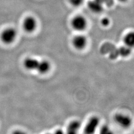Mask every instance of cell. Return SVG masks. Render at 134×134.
<instances>
[{
  "label": "cell",
  "instance_id": "1",
  "mask_svg": "<svg viewBox=\"0 0 134 134\" xmlns=\"http://www.w3.org/2000/svg\"><path fill=\"white\" fill-rule=\"evenodd\" d=\"M17 35L16 30L12 27L5 29L1 34V39L5 44H9L13 42Z\"/></svg>",
  "mask_w": 134,
  "mask_h": 134
},
{
  "label": "cell",
  "instance_id": "2",
  "mask_svg": "<svg viewBox=\"0 0 134 134\" xmlns=\"http://www.w3.org/2000/svg\"><path fill=\"white\" fill-rule=\"evenodd\" d=\"M87 24L86 19L83 16L81 15H77L74 17L71 22L72 27L79 31L84 30L86 28Z\"/></svg>",
  "mask_w": 134,
  "mask_h": 134
},
{
  "label": "cell",
  "instance_id": "3",
  "mask_svg": "<svg viewBox=\"0 0 134 134\" xmlns=\"http://www.w3.org/2000/svg\"><path fill=\"white\" fill-rule=\"evenodd\" d=\"M116 123L123 128H128L131 125L132 119L127 115L117 114L114 116Z\"/></svg>",
  "mask_w": 134,
  "mask_h": 134
},
{
  "label": "cell",
  "instance_id": "4",
  "mask_svg": "<svg viewBox=\"0 0 134 134\" xmlns=\"http://www.w3.org/2000/svg\"><path fill=\"white\" fill-rule=\"evenodd\" d=\"M99 119L97 117H93L90 119L85 128V133L87 134H92L95 133L98 125Z\"/></svg>",
  "mask_w": 134,
  "mask_h": 134
},
{
  "label": "cell",
  "instance_id": "5",
  "mask_svg": "<svg viewBox=\"0 0 134 134\" xmlns=\"http://www.w3.org/2000/svg\"><path fill=\"white\" fill-rule=\"evenodd\" d=\"M37 26V21L33 16H29L26 18L24 21L23 27L25 31L32 32L34 31Z\"/></svg>",
  "mask_w": 134,
  "mask_h": 134
},
{
  "label": "cell",
  "instance_id": "6",
  "mask_svg": "<svg viewBox=\"0 0 134 134\" xmlns=\"http://www.w3.org/2000/svg\"><path fill=\"white\" fill-rule=\"evenodd\" d=\"M87 44V39L82 35H79L72 39V44L74 47L78 50H82L85 48Z\"/></svg>",
  "mask_w": 134,
  "mask_h": 134
},
{
  "label": "cell",
  "instance_id": "7",
  "mask_svg": "<svg viewBox=\"0 0 134 134\" xmlns=\"http://www.w3.org/2000/svg\"><path fill=\"white\" fill-rule=\"evenodd\" d=\"M88 8L91 11L96 14L100 13L103 10V4L100 0H92L88 2Z\"/></svg>",
  "mask_w": 134,
  "mask_h": 134
},
{
  "label": "cell",
  "instance_id": "8",
  "mask_svg": "<svg viewBox=\"0 0 134 134\" xmlns=\"http://www.w3.org/2000/svg\"><path fill=\"white\" fill-rule=\"evenodd\" d=\"M39 61L32 58H28L24 60V66L28 70H36L38 66Z\"/></svg>",
  "mask_w": 134,
  "mask_h": 134
},
{
  "label": "cell",
  "instance_id": "9",
  "mask_svg": "<svg viewBox=\"0 0 134 134\" xmlns=\"http://www.w3.org/2000/svg\"><path fill=\"white\" fill-rule=\"evenodd\" d=\"M81 127L80 121L75 120L70 123L67 128V133L69 134H76Z\"/></svg>",
  "mask_w": 134,
  "mask_h": 134
},
{
  "label": "cell",
  "instance_id": "10",
  "mask_svg": "<svg viewBox=\"0 0 134 134\" xmlns=\"http://www.w3.org/2000/svg\"><path fill=\"white\" fill-rule=\"evenodd\" d=\"M50 69V64L49 62L46 60L40 61L39 62L38 66L37 69V71L39 73L44 74H46Z\"/></svg>",
  "mask_w": 134,
  "mask_h": 134
},
{
  "label": "cell",
  "instance_id": "11",
  "mask_svg": "<svg viewBox=\"0 0 134 134\" xmlns=\"http://www.w3.org/2000/svg\"><path fill=\"white\" fill-rule=\"evenodd\" d=\"M125 46L132 48L134 44V34L133 32H130L126 35L124 39Z\"/></svg>",
  "mask_w": 134,
  "mask_h": 134
},
{
  "label": "cell",
  "instance_id": "12",
  "mask_svg": "<svg viewBox=\"0 0 134 134\" xmlns=\"http://www.w3.org/2000/svg\"><path fill=\"white\" fill-rule=\"evenodd\" d=\"M84 0H69L70 3L74 7H79L83 3Z\"/></svg>",
  "mask_w": 134,
  "mask_h": 134
},
{
  "label": "cell",
  "instance_id": "13",
  "mask_svg": "<svg viewBox=\"0 0 134 134\" xmlns=\"http://www.w3.org/2000/svg\"><path fill=\"white\" fill-rule=\"evenodd\" d=\"M101 133L104 134H111L110 128L107 126H103L100 130Z\"/></svg>",
  "mask_w": 134,
  "mask_h": 134
},
{
  "label": "cell",
  "instance_id": "14",
  "mask_svg": "<svg viewBox=\"0 0 134 134\" xmlns=\"http://www.w3.org/2000/svg\"><path fill=\"white\" fill-rule=\"evenodd\" d=\"M110 20L107 18H103L101 20L100 23L101 25L103 26H107L110 24Z\"/></svg>",
  "mask_w": 134,
  "mask_h": 134
},
{
  "label": "cell",
  "instance_id": "15",
  "mask_svg": "<svg viewBox=\"0 0 134 134\" xmlns=\"http://www.w3.org/2000/svg\"><path fill=\"white\" fill-rule=\"evenodd\" d=\"M56 133L57 134H59V133H63V132L61 130H57V131L56 132Z\"/></svg>",
  "mask_w": 134,
  "mask_h": 134
},
{
  "label": "cell",
  "instance_id": "16",
  "mask_svg": "<svg viewBox=\"0 0 134 134\" xmlns=\"http://www.w3.org/2000/svg\"><path fill=\"white\" fill-rule=\"evenodd\" d=\"M119 1H120L121 2H126L127 0H118Z\"/></svg>",
  "mask_w": 134,
  "mask_h": 134
}]
</instances>
